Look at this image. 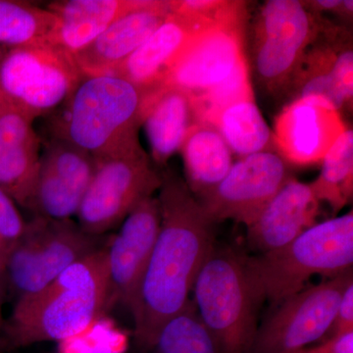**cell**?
Here are the masks:
<instances>
[{
    "mask_svg": "<svg viewBox=\"0 0 353 353\" xmlns=\"http://www.w3.org/2000/svg\"><path fill=\"white\" fill-rule=\"evenodd\" d=\"M160 228L132 310L134 336L143 352L152 347L165 323L192 301L194 284L216 245L214 223L182 176L161 173Z\"/></svg>",
    "mask_w": 353,
    "mask_h": 353,
    "instance_id": "6da1fadb",
    "label": "cell"
},
{
    "mask_svg": "<svg viewBox=\"0 0 353 353\" xmlns=\"http://www.w3.org/2000/svg\"><path fill=\"white\" fill-rule=\"evenodd\" d=\"M145 94L111 74L83 75L78 85L48 120L50 139L66 141L92 157L139 145Z\"/></svg>",
    "mask_w": 353,
    "mask_h": 353,
    "instance_id": "3957f363",
    "label": "cell"
},
{
    "mask_svg": "<svg viewBox=\"0 0 353 353\" xmlns=\"http://www.w3.org/2000/svg\"><path fill=\"white\" fill-rule=\"evenodd\" d=\"M150 352L219 353L212 336L201 321L192 299L181 312L165 323Z\"/></svg>",
    "mask_w": 353,
    "mask_h": 353,
    "instance_id": "484cf974",
    "label": "cell"
},
{
    "mask_svg": "<svg viewBox=\"0 0 353 353\" xmlns=\"http://www.w3.org/2000/svg\"><path fill=\"white\" fill-rule=\"evenodd\" d=\"M345 129L340 112L292 99L276 117L274 143L288 163L309 166L321 163Z\"/></svg>",
    "mask_w": 353,
    "mask_h": 353,
    "instance_id": "2e32d148",
    "label": "cell"
},
{
    "mask_svg": "<svg viewBox=\"0 0 353 353\" xmlns=\"http://www.w3.org/2000/svg\"><path fill=\"white\" fill-rule=\"evenodd\" d=\"M108 239L85 233L72 219L34 216L7 260L6 294L17 301L38 294L70 266L105 246Z\"/></svg>",
    "mask_w": 353,
    "mask_h": 353,
    "instance_id": "8992f818",
    "label": "cell"
},
{
    "mask_svg": "<svg viewBox=\"0 0 353 353\" xmlns=\"http://www.w3.org/2000/svg\"><path fill=\"white\" fill-rule=\"evenodd\" d=\"M246 13L204 26L194 32L172 65L163 85L199 97L228 80L248 62Z\"/></svg>",
    "mask_w": 353,
    "mask_h": 353,
    "instance_id": "8fae6325",
    "label": "cell"
},
{
    "mask_svg": "<svg viewBox=\"0 0 353 353\" xmlns=\"http://www.w3.org/2000/svg\"><path fill=\"white\" fill-rule=\"evenodd\" d=\"M57 19L27 1L0 0V46L10 48L50 43Z\"/></svg>",
    "mask_w": 353,
    "mask_h": 353,
    "instance_id": "d4e9b609",
    "label": "cell"
},
{
    "mask_svg": "<svg viewBox=\"0 0 353 353\" xmlns=\"http://www.w3.org/2000/svg\"></svg>",
    "mask_w": 353,
    "mask_h": 353,
    "instance_id": "836d02e7",
    "label": "cell"
},
{
    "mask_svg": "<svg viewBox=\"0 0 353 353\" xmlns=\"http://www.w3.org/2000/svg\"><path fill=\"white\" fill-rule=\"evenodd\" d=\"M319 28L315 14L303 1L268 0L260 7L252 67L262 87L270 92L290 90Z\"/></svg>",
    "mask_w": 353,
    "mask_h": 353,
    "instance_id": "ba28073f",
    "label": "cell"
},
{
    "mask_svg": "<svg viewBox=\"0 0 353 353\" xmlns=\"http://www.w3.org/2000/svg\"><path fill=\"white\" fill-rule=\"evenodd\" d=\"M303 2L312 13L331 12L340 16L343 19H352V0H315Z\"/></svg>",
    "mask_w": 353,
    "mask_h": 353,
    "instance_id": "4dcf8cb0",
    "label": "cell"
},
{
    "mask_svg": "<svg viewBox=\"0 0 353 353\" xmlns=\"http://www.w3.org/2000/svg\"><path fill=\"white\" fill-rule=\"evenodd\" d=\"M292 178L289 163L277 150L255 153L239 158L214 189L197 201L214 224L232 220L248 227Z\"/></svg>",
    "mask_w": 353,
    "mask_h": 353,
    "instance_id": "7c38bea8",
    "label": "cell"
},
{
    "mask_svg": "<svg viewBox=\"0 0 353 353\" xmlns=\"http://www.w3.org/2000/svg\"><path fill=\"white\" fill-rule=\"evenodd\" d=\"M34 122L0 92V187L29 211L41 158Z\"/></svg>",
    "mask_w": 353,
    "mask_h": 353,
    "instance_id": "e0dca14e",
    "label": "cell"
},
{
    "mask_svg": "<svg viewBox=\"0 0 353 353\" xmlns=\"http://www.w3.org/2000/svg\"><path fill=\"white\" fill-rule=\"evenodd\" d=\"M185 183L197 201L209 194L226 176L234 154L214 126L199 122L185 137L180 152Z\"/></svg>",
    "mask_w": 353,
    "mask_h": 353,
    "instance_id": "7402d4cb",
    "label": "cell"
},
{
    "mask_svg": "<svg viewBox=\"0 0 353 353\" xmlns=\"http://www.w3.org/2000/svg\"><path fill=\"white\" fill-rule=\"evenodd\" d=\"M245 254L229 245L213 248L192 294L197 312L219 353H252L260 304L245 269Z\"/></svg>",
    "mask_w": 353,
    "mask_h": 353,
    "instance_id": "5b68a950",
    "label": "cell"
},
{
    "mask_svg": "<svg viewBox=\"0 0 353 353\" xmlns=\"http://www.w3.org/2000/svg\"><path fill=\"white\" fill-rule=\"evenodd\" d=\"M239 158L276 150L273 131L255 103L254 95L229 104L209 122Z\"/></svg>",
    "mask_w": 353,
    "mask_h": 353,
    "instance_id": "603a6c76",
    "label": "cell"
},
{
    "mask_svg": "<svg viewBox=\"0 0 353 353\" xmlns=\"http://www.w3.org/2000/svg\"><path fill=\"white\" fill-rule=\"evenodd\" d=\"M245 269L260 305L273 307L307 287L314 276L338 277L352 270L353 212L316 223L274 252L245 255Z\"/></svg>",
    "mask_w": 353,
    "mask_h": 353,
    "instance_id": "277c9868",
    "label": "cell"
},
{
    "mask_svg": "<svg viewBox=\"0 0 353 353\" xmlns=\"http://www.w3.org/2000/svg\"><path fill=\"white\" fill-rule=\"evenodd\" d=\"M289 353H353V332L332 336L314 347H306Z\"/></svg>",
    "mask_w": 353,
    "mask_h": 353,
    "instance_id": "f546056e",
    "label": "cell"
},
{
    "mask_svg": "<svg viewBox=\"0 0 353 353\" xmlns=\"http://www.w3.org/2000/svg\"><path fill=\"white\" fill-rule=\"evenodd\" d=\"M7 51H8V48H6V46H0V62L6 57Z\"/></svg>",
    "mask_w": 353,
    "mask_h": 353,
    "instance_id": "d6a6232c",
    "label": "cell"
},
{
    "mask_svg": "<svg viewBox=\"0 0 353 353\" xmlns=\"http://www.w3.org/2000/svg\"><path fill=\"white\" fill-rule=\"evenodd\" d=\"M4 296L0 292V341H1L2 333H3L4 324H6V319L3 318V312H2V305H3Z\"/></svg>",
    "mask_w": 353,
    "mask_h": 353,
    "instance_id": "1f68e13d",
    "label": "cell"
},
{
    "mask_svg": "<svg viewBox=\"0 0 353 353\" xmlns=\"http://www.w3.org/2000/svg\"><path fill=\"white\" fill-rule=\"evenodd\" d=\"M131 0H60L46 6L57 17L50 44L70 57L85 50L126 11Z\"/></svg>",
    "mask_w": 353,
    "mask_h": 353,
    "instance_id": "44dd1931",
    "label": "cell"
},
{
    "mask_svg": "<svg viewBox=\"0 0 353 353\" xmlns=\"http://www.w3.org/2000/svg\"><path fill=\"white\" fill-rule=\"evenodd\" d=\"M27 221L16 202L0 187V292L6 296L4 271L9 255L24 234Z\"/></svg>",
    "mask_w": 353,
    "mask_h": 353,
    "instance_id": "4316f807",
    "label": "cell"
},
{
    "mask_svg": "<svg viewBox=\"0 0 353 353\" xmlns=\"http://www.w3.org/2000/svg\"><path fill=\"white\" fill-rule=\"evenodd\" d=\"M170 14L168 0H131L129 8L74 57L83 75L111 74L131 57Z\"/></svg>",
    "mask_w": 353,
    "mask_h": 353,
    "instance_id": "9a60e30c",
    "label": "cell"
},
{
    "mask_svg": "<svg viewBox=\"0 0 353 353\" xmlns=\"http://www.w3.org/2000/svg\"><path fill=\"white\" fill-rule=\"evenodd\" d=\"M160 228L157 197H146L121 223L117 234L108 239L109 304L132 310L145 275Z\"/></svg>",
    "mask_w": 353,
    "mask_h": 353,
    "instance_id": "4fadbf2b",
    "label": "cell"
},
{
    "mask_svg": "<svg viewBox=\"0 0 353 353\" xmlns=\"http://www.w3.org/2000/svg\"><path fill=\"white\" fill-rule=\"evenodd\" d=\"M199 122L194 97L173 85H162L145 92L141 108L150 159L164 166L180 152L190 129Z\"/></svg>",
    "mask_w": 353,
    "mask_h": 353,
    "instance_id": "d6986e66",
    "label": "cell"
},
{
    "mask_svg": "<svg viewBox=\"0 0 353 353\" xmlns=\"http://www.w3.org/2000/svg\"><path fill=\"white\" fill-rule=\"evenodd\" d=\"M161 183V173L153 168L150 155L141 145L97 158L94 175L77 212V223L85 233L105 236L139 202L153 196Z\"/></svg>",
    "mask_w": 353,
    "mask_h": 353,
    "instance_id": "52a82bcc",
    "label": "cell"
},
{
    "mask_svg": "<svg viewBox=\"0 0 353 353\" xmlns=\"http://www.w3.org/2000/svg\"><path fill=\"white\" fill-rule=\"evenodd\" d=\"M352 270L322 279L275 306L257 331L252 353H289L321 341L331 328Z\"/></svg>",
    "mask_w": 353,
    "mask_h": 353,
    "instance_id": "30bf717a",
    "label": "cell"
},
{
    "mask_svg": "<svg viewBox=\"0 0 353 353\" xmlns=\"http://www.w3.org/2000/svg\"><path fill=\"white\" fill-rule=\"evenodd\" d=\"M319 176L310 183L316 197L326 202L334 214L352 201L353 194V131L350 128L334 141L323 158Z\"/></svg>",
    "mask_w": 353,
    "mask_h": 353,
    "instance_id": "cb8c5ba5",
    "label": "cell"
},
{
    "mask_svg": "<svg viewBox=\"0 0 353 353\" xmlns=\"http://www.w3.org/2000/svg\"><path fill=\"white\" fill-rule=\"evenodd\" d=\"M350 332H353V281L343 292L336 307L331 328L322 341Z\"/></svg>",
    "mask_w": 353,
    "mask_h": 353,
    "instance_id": "f1b7e54d",
    "label": "cell"
},
{
    "mask_svg": "<svg viewBox=\"0 0 353 353\" xmlns=\"http://www.w3.org/2000/svg\"><path fill=\"white\" fill-rule=\"evenodd\" d=\"M109 307L105 245L70 266L38 294L14 303L4 324L0 352L73 340Z\"/></svg>",
    "mask_w": 353,
    "mask_h": 353,
    "instance_id": "7a4b0ae2",
    "label": "cell"
},
{
    "mask_svg": "<svg viewBox=\"0 0 353 353\" xmlns=\"http://www.w3.org/2000/svg\"><path fill=\"white\" fill-rule=\"evenodd\" d=\"M319 204L310 183L290 179L246 227L248 245L257 254L287 245L317 223Z\"/></svg>",
    "mask_w": 353,
    "mask_h": 353,
    "instance_id": "ac0fdd59",
    "label": "cell"
},
{
    "mask_svg": "<svg viewBox=\"0 0 353 353\" xmlns=\"http://www.w3.org/2000/svg\"><path fill=\"white\" fill-rule=\"evenodd\" d=\"M94 166L92 155L66 141L48 139L39 158L30 211L53 220L72 219L80 208Z\"/></svg>",
    "mask_w": 353,
    "mask_h": 353,
    "instance_id": "5bb4252c",
    "label": "cell"
},
{
    "mask_svg": "<svg viewBox=\"0 0 353 353\" xmlns=\"http://www.w3.org/2000/svg\"><path fill=\"white\" fill-rule=\"evenodd\" d=\"M331 74L334 82L345 97L348 106L352 105L353 99V51L352 44L333 48Z\"/></svg>",
    "mask_w": 353,
    "mask_h": 353,
    "instance_id": "83f0119b",
    "label": "cell"
},
{
    "mask_svg": "<svg viewBox=\"0 0 353 353\" xmlns=\"http://www.w3.org/2000/svg\"><path fill=\"white\" fill-rule=\"evenodd\" d=\"M82 77L74 58L52 44L10 48L0 62V92L36 121L60 108Z\"/></svg>",
    "mask_w": 353,
    "mask_h": 353,
    "instance_id": "9c48e42d",
    "label": "cell"
},
{
    "mask_svg": "<svg viewBox=\"0 0 353 353\" xmlns=\"http://www.w3.org/2000/svg\"><path fill=\"white\" fill-rule=\"evenodd\" d=\"M204 26L170 12L152 36L111 75L124 79L143 94L160 87L183 46Z\"/></svg>",
    "mask_w": 353,
    "mask_h": 353,
    "instance_id": "ffe728a7",
    "label": "cell"
}]
</instances>
